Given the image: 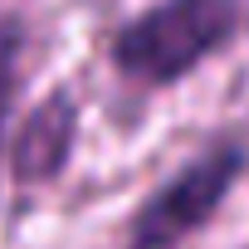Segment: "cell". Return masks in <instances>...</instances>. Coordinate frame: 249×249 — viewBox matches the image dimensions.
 Segmentation results:
<instances>
[{"instance_id":"obj_1","label":"cell","mask_w":249,"mask_h":249,"mask_svg":"<svg viewBox=\"0 0 249 249\" xmlns=\"http://www.w3.org/2000/svg\"><path fill=\"white\" fill-rule=\"evenodd\" d=\"M244 35V0H152L107 39V64L122 83L166 93L215 64Z\"/></svg>"},{"instance_id":"obj_5","label":"cell","mask_w":249,"mask_h":249,"mask_svg":"<svg viewBox=\"0 0 249 249\" xmlns=\"http://www.w3.org/2000/svg\"><path fill=\"white\" fill-rule=\"evenodd\" d=\"M244 249H249V244H244Z\"/></svg>"},{"instance_id":"obj_2","label":"cell","mask_w":249,"mask_h":249,"mask_svg":"<svg viewBox=\"0 0 249 249\" xmlns=\"http://www.w3.org/2000/svg\"><path fill=\"white\" fill-rule=\"evenodd\" d=\"M249 171L244 137H215L191 152L166 181H157L122 225V249H181L191 244L234 196Z\"/></svg>"},{"instance_id":"obj_4","label":"cell","mask_w":249,"mask_h":249,"mask_svg":"<svg viewBox=\"0 0 249 249\" xmlns=\"http://www.w3.org/2000/svg\"><path fill=\"white\" fill-rule=\"evenodd\" d=\"M25 49H30V25L20 15H0V142H5V122L20 93V73H25Z\"/></svg>"},{"instance_id":"obj_3","label":"cell","mask_w":249,"mask_h":249,"mask_svg":"<svg viewBox=\"0 0 249 249\" xmlns=\"http://www.w3.org/2000/svg\"><path fill=\"white\" fill-rule=\"evenodd\" d=\"M78 127H83V107H78V93L69 83H54L15 127L10 137V181L15 191H44L54 186L73 152H78Z\"/></svg>"}]
</instances>
